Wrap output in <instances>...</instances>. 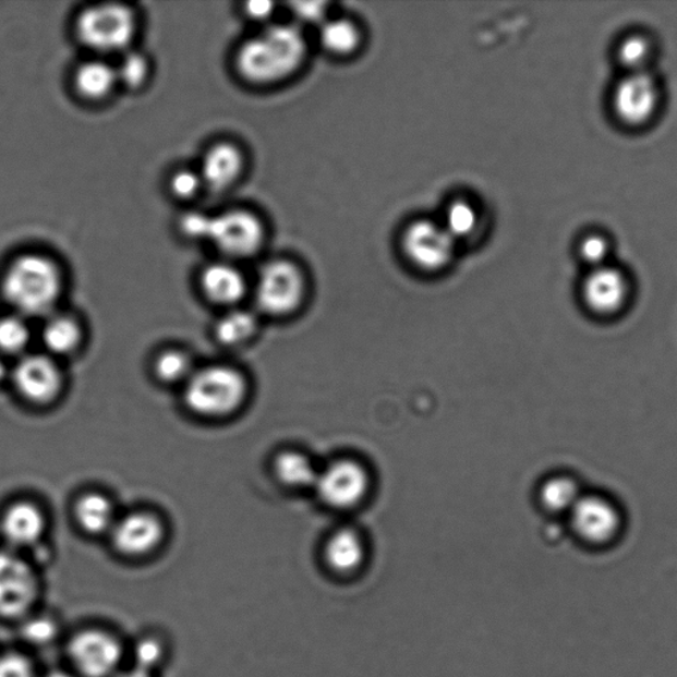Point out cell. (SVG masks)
I'll return each mask as SVG.
<instances>
[{"instance_id": "9a60e30c", "label": "cell", "mask_w": 677, "mask_h": 677, "mask_svg": "<svg viewBox=\"0 0 677 677\" xmlns=\"http://www.w3.org/2000/svg\"><path fill=\"white\" fill-rule=\"evenodd\" d=\"M244 170V157L234 143L219 142L210 146L202 158L198 173L204 189L215 192L231 189Z\"/></svg>"}, {"instance_id": "60d3db41", "label": "cell", "mask_w": 677, "mask_h": 677, "mask_svg": "<svg viewBox=\"0 0 677 677\" xmlns=\"http://www.w3.org/2000/svg\"><path fill=\"white\" fill-rule=\"evenodd\" d=\"M45 677H77L74 676L70 673H67V670H52V673L47 674Z\"/></svg>"}, {"instance_id": "6da1fadb", "label": "cell", "mask_w": 677, "mask_h": 677, "mask_svg": "<svg viewBox=\"0 0 677 677\" xmlns=\"http://www.w3.org/2000/svg\"><path fill=\"white\" fill-rule=\"evenodd\" d=\"M306 53L301 31L275 26L247 39L235 56V67L247 83L265 85L288 77Z\"/></svg>"}, {"instance_id": "3957f363", "label": "cell", "mask_w": 677, "mask_h": 677, "mask_svg": "<svg viewBox=\"0 0 677 677\" xmlns=\"http://www.w3.org/2000/svg\"><path fill=\"white\" fill-rule=\"evenodd\" d=\"M246 395L244 375L231 366H205L185 382V403L203 418H226L234 413L244 403Z\"/></svg>"}, {"instance_id": "4fadbf2b", "label": "cell", "mask_w": 677, "mask_h": 677, "mask_svg": "<svg viewBox=\"0 0 677 677\" xmlns=\"http://www.w3.org/2000/svg\"><path fill=\"white\" fill-rule=\"evenodd\" d=\"M570 517L577 535L590 544L610 542L619 530L617 509L600 496H581Z\"/></svg>"}, {"instance_id": "e575fe53", "label": "cell", "mask_w": 677, "mask_h": 677, "mask_svg": "<svg viewBox=\"0 0 677 677\" xmlns=\"http://www.w3.org/2000/svg\"><path fill=\"white\" fill-rule=\"evenodd\" d=\"M649 45L643 37L631 36L619 47V59L626 67L638 68L649 58Z\"/></svg>"}, {"instance_id": "44dd1931", "label": "cell", "mask_w": 677, "mask_h": 677, "mask_svg": "<svg viewBox=\"0 0 677 677\" xmlns=\"http://www.w3.org/2000/svg\"><path fill=\"white\" fill-rule=\"evenodd\" d=\"M74 517L81 530L90 535L110 532L117 521L113 501L108 496L98 493L81 496L74 506Z\"/></svg>"}, {"instance_id": "d6986e66", "label": "cell", "mask_w": 677, "mask_h": 677, "mask_svg": "<svg viewBox=\"0 0 677 677\" xmlns=\"http://www.w3.org/2000/svg\"><path fill=\"white\" fill-rule=\"evenodd\" d=\"M366 549L362 536L352 530H340L325 545L327 567L338 575H353L363 567Z\"/></svg>"}, {"instance_id": "2e32d148", "label": "cell", "mask_w": 677, "mask_h": 677, "mask_svg": "<svg viewBox=\"0 0 677 677\" xmlns=\"http://www.w3.org/2000/svg\"><path fill=\"white\" fill-rule=\"evenodd\" d=\"M582 294L594 313L608 315L618 312L627 297L625 277L618 270L600 266L587 277Z\"/></svg>"}, {"instance_id": "8d00e7d4", "label": "cell", "mask_w": 677, "mask_h": 677, "mask_svg": "<svg viewBox=\"0 0 677 677\" xmlns=\"http://www.w3.org/2000/svg\"><path fill=\"white\" fill-rule=\"evenodd\" d=\"M581 256L590 265H595V268L604 266L605 259L608 253V245L605 239L600 235H589L581 242L580 247Z\"/></svg>"}, {"instance_id": "7c38bea8", "label": "cell", "mask_w": 677, "mask_h": 677, "mask_svg": "<svg viewBox=\"0 0 677 677\" xmlns=\"http://www.w3.org/2000/svg\"><path fill=\"white\" fill-rule=\"evenodd\" d=\"M110 533L118 552L140 557L158 548L165 536V528L152 512H133L117 519Z\"/></svg>"}, {"instance_id": "f35d334b", "label": "cell", "mask_w": 677, "mask_h": 677, "mask_svg": "<svg viewBox=\"0 0 677 677\" xmlns=\"http://www.w3.org/2000/svg\"><path fill=\"white\" fill-rule=\"evenodd\" d=\"M275 11V3L266 2V0H254L245 4L246 15L254 21H266Z\"/></svg>"}, {"instance_id": "8992f818", "label": "cell", "mask_w": 677, "mask_h": 677, "mask_svg": "<svg viewBox=\"0 0 677 677\" xmlns=\"http://www.w3.org/2000/svg\"><path fill=\"white\" fill-rule=\"evenodd\" d=\"M208 241L228 258L251 257L263 246V222L250 210H226L213 216Z\"/></svg>"}, {"instance_id": "52a82bcc", "label": "cell", "mask_w": 677, "mask_h": 677, "mask_svg": "<svg viewBox=\"0 0 677 677\" xmlns=\"http://www.w3.org/2000/svg\"><path fill=\"white\" fill-rule=\"evenodd\" d=\"M304 283L301 271L288 261H273L261 270L256 285V303L261 312L288 315L300 306Z\"/></svg>"}, {"instance_id": "7a4b0ae2", "label": "cell", "mask_w": 677, "mask_h": 677, "mask_svg": "<svg viewBox=\"0 0 677 677\" xmlns=\"http://www.w3.org/2000/svg\"><path fill=\"white\" fill-rule=\"evenodd\" d=\"M63 288L60 266L39 253L17 257L5 271L2 283L5 300L23 316L51 314Z\"/></svg>"}, {"instance_id": "4316f807", "label": "cell", "mask_w": 677, "mask_h": 677, "mask_svg": "<svg viewBox=\"0 0 677 677\" xmlns=\"http://www.w3.org/2000/svg\"><path fill=\"white\" fill-rule=\"evenodd\" d=\"M194 372L191 358L182 351H166L155 360V374L164 383H185Z\"/></svg>"}, {"instance_id": "d590c367", "label": "cell", "mask_w": 677, "mask_h": 677, "mask_svg": "<svg viewBox=\"0 0 677 677\" xmlns=\"http://www.w3.org/2000/svg\"><path fill=\"white\" fill-rule=\"evenodd\" d=\"M135 666L150 673L164 657V649L155 639H142L134 650Z\"/></svg>"}, {"instance_id": "f1b7e54d", "label": "cell", "mask_w": 677, "mask_h": 677, "mask_svg": "<svg viewBox=\"0 0 677 677\" xmlns=\"http://www.w3.org/2000/svg\"><path fill=\"white\" fill-rule=\"evenodd\" d=\"M321 40L328 51L348 53L358 46L359 34L351 23L337 21L327 23L321 33Z\"/></svg>"}, {"instance_id": "ffe728a7", "label": "cell", "mask_w": 677, "mask_h": 677, "mask_svg": "<svg viewBox=\"0 0 677 677\" xmlns=\"http://www.w3.org/2000/svg\"><path fill=\"white\" fill-rule=\"evenodd\" d=\"M74 89L88 101H101L117 88L116 67L95 59L81 64L73 76Z\"/></svg>"}, {"instance_id": "d6a6232c", "label": "cell", "mask_w": 677, "mask_h": 677, "mask_svg": "<svg viewBox=\"0 0 677 677\" xmlns=\"http://www.w3.org/2000/svg\"><path fill=\"white\" fill-rule=\"evenodd\" d=\"M56 633H58V626L52 619L45 617H36L28 620L23 627V637L28 642L35 644H46L52 642Z\"/></svg>"}, {"instance_id": "5bb4252c", "label": "cell", "mask_w": 677, "mask_h": 677, "mask_svg": "<svg viewBox=\"0 0 677 677\" xmlns=\"http://www.w3.org/2000/svg\"><path fill=\"white\" fill-rule=\"evenodd\" d=\"M657 89L648 73L633 72L617 85L614 92V109L630 125H639L654 113Z\"/></svg>"}, {"instance_id": "d4e9b609", "label": "cell", "mask_w": 677, "mask_h": 677, "mask_svg": "<svg viewBox=\"0 0 677 677\" xmlns=\"http://www.w3.org/2000/svg\"><path fill=\"white\" fill-rule=\"evenodd\" d=\"M542 501L545 508L553 512L571 511L581 495L577 484L569 477H553L542 488Z\"/></svg>"}, {"instance_id": "ba28073f", "label": "cell", "mask_w": 677, "mask_h": 677, "mask_svg": "<svg viewBox=\"0 0 677 677\" xmlns=\"http://www.w3.org/2000/svg\"><path fill=\"white\" fill-rule=\"evenodd\" d=\"M68 655L81 675L111 677L117 675L123 650L111 633L102 630H84L71 639Z\"/></svg>"}, {"instance_id": "ab89813d", "label": "cell", "mask_w": 677, "mask_h": 677, "mask_svg": "<svg viewBox=\"0 0 677 677\" xmlns=\"http://www.w3.org/2000/svg\"><path fill=\"white\" fill-rule=\"evenodd\" d=\"M114 677H153V676H152V673H148V670L146 669L133 667L132 669L125 670V673L117 674Z\"/></svg>"}, {"instance_id": "74e56055", "label": "cell", "mask_w": 677, "mask_h": 677, "mask_svg": "<svg viewBox=\"0 0 677 677\" xmlns=\"http://www.w3.org/2000/svg\"><path fill=\"white\" fill-rule=\"evenodd\" d=\"M294 14L303 22L313 23L319 21L325 12V3L322 2H297L291 4Z\"/></svg>"}, {"instance_id": "e0dca14e", "label": "cell", "mask_w": 677, "mask_h": 677, "mask_svg": "<svg viewBox=\"0 0 677 677\" xmlns=\"http://www.w3.org/2000/svg\"><path fill=\"white\" fill-rule=\"evenodd\" d=\"M46 530V515L34 503H16L5 511L2 519V532L5 540L17 548L39 545Z\"/></svg>"}, {"instance_id": "7402d4cb", "label": "cell", "mask_w": 677, "mask_h": 677, "mask_svg": "<svg viewBox=\"0 0 677 677\" xmlns=\"http://www.w3.org/2000/svg\"><path fill=\"white\" fill-rule=\"evenodd\" d=\"M41 338L52 355L65 356L77 350L83 339V331L76 321L70 316L59 315L48 319L43 328Z\"/></svg>"}, {"instance_id": "30bf717a", "label": "cell", "mask_w": 677, "mask_h": 677, "mask_svg": "<svg viewBox=\"0 0 677 677\" xmlns=\"http://www.w3.org/2000/svg\"><path fill=\"white\" fill-rule=\"evenodd\" d=\"M12 377L17 392L34 403L53 401L64 384L58 363L51 356L37 353L19 360Z\"/></svg>"}, {"instance_id": "277c9868", "label": "cell", "mask_w": 677, "mask_h": 677, "mask_svg": "<svg viewBox=\"0 0 677 677\" xmlns=\"http://www.w3.org/2000/svg\"><path fill=\"white\" fill-rule=\"evenodd\" d=\"M136 27L135 12L125 4L102 3L83 10L76 21L81 45L97 53H123L132 45Z\"/></svg>"}, {"instance_id": "83f0119b", "label": "cell", "mask_w": 677, "mask_h": 677, "mask_svg": "<svg viewBox=\"0 0 677 677\" xmlns=\"http://www.w3.org/2000/svg\"><path fill=\"white\" fill-rule=\"evenodd\" d=\"M29 341V327L21 316L0 319V351L16 355L26 350Z\"/></svg>"}, {"instance_id": "8fae6325", "label": "cell", "mask_w": 677, "mask_h": 677, "mask_svg": "<svg viewBox=\"0 0 677 677\" xmlns=\"http://www.w3.org/2000/svg\"><path fill=\"white\" fill-rule=\"evenodd\" d=\"M403 250L420 268L437 270L451 259L455 239L437 223L419 221L403 235Z\"/></svg>"}, {"instance_id": "603a6c76", "label": "cell", "mask_w": 677, "mask_h": 677, "mask_svg": "<svg viewBox=\"0 0 677 677\" xmlns=\"http://www.w3.org/2000/svg\"><path fill=\"white\" fill-rule=\"evenodd\" d=\"M275 473L285 486L294 488L314 487L319 475L312 459L300 451H283L278 455Z\"/></svg>"}, {"instance_id": "ac0fdd59", "label": "cell", "mask_w": 677, "mask_h": 677, "mask_svg": "<svg viewBox=\"0 0 677 677\" xmlns=\"http://www.w3.org/2000/svg\"><path fill=\"white\" fill-rule=\"evenodd\" d=\"M201 288L210 302L220 306H234L245 295L246 282L242 273L229 263L205 266Z\"/></svg>"}, {"instance_id": "9c48e42d", "label": "cell", "mask_w": 677, "mask_h": 677, "mask_svg": "<svg viewBox=\"0 0 677 677\" xmlns=\"http://www.w3.org/2000/svg\"><path fill=\"white\" fill-rule=\"evenodd\" d=\"M314 488L327 506L348 509L360 505L368 494L370 475L362 463L340 459L319 471Z\"/></svg>"}, {"instance_id": "5b68a950", "label": "cell", "mask_w": 677, "mask_h": 677, "mask_svg": "<svg viewBox=\"0 0 677 677\" xmlns=\"http://www.w3.org/2000/svg\"><path fill=\"white\" fill-rule=\"evenodd\" d=\"M39 594L33 565L14 552L0 551V617H24L33 610Z\"/></svg>"}, {"instance_id": "cb8c5ba5", "label": "cell", "mask_w": 677, "mask_h": 677, "mask_svg": "<svg viewBox=\"0 0 677 677\" xmlns=\"http://www.w3.org/2000/svg\"><path fill=\"white\" fill-rule=\"evenodd\" d=\"M256 331V316L239 309L221 316L215 328L217 340L228 347L244 344Z\"/></svg>"}, {"instance_id": "b9f144b4", "label": "cell", "mask_w": 677, "mask_h": 677, "mask_svg": "<svg viewBox=\"0 0 677 677\" xmlns=\"http://www.w3.org/2000/svg\"><path fill=\"white\" fill-rule=\"evenodd\" d=\"M5 372H8V368H5L4 363L2 362V360H0V382L3 380Z\"/></svg>"}, {"instance_id": "f546056e", "label": "cell", "mask_w": 677, "mask_h": 677, "mask_svg": "<svg viewBox=\"0 0 677 677\" xmlns=\"http://www.w3.org/2000/svg\"><path fill=\"white\" fill-rule=\"evenodd\" d=\"M476 226V214L469 204L459 202L451 205L446 214V226L444 227L452 239L464 238L474 231Z\"/></svg>"}, {"instance_id": "836d02e7", "label": "cell", "mask_w": 677, "mask_h": 677, "mask_svg": "<svg viewBox=\"0 0 677 677\" xmlns=\"http://www.w3.org/2000/svg\"><path fill=\"white\" fill-rule=\"evenodd\" d=\"M0 677H36L34 664L19 652L0 655Z\"/></svg>"}, {"instance_id": "484cf974", "label": "cell", "mask_w": 677, "mask_h": 677, "mask_svg": "<svg viewBox=\"0 0 677 677\" xmlns=\"http://www.w3.org/2000/svg\"><path fill=\"white\" fill-rule=\"evenodd\" d=\"M118 84L129 89H138L146 84L150 74V63L145 55L138 51H126L121 55L120 63L116 67Z\"/></svg>"}, {"instance_id": "4dcf8cb0", "label": "cell", "mask_w": 677, "mask_h": 677, "mask_svg": "<svg viewBox=\"0 0 677 677\" xmlns=\"http://www.w3.org/2000/svg\"><path fill=\"white\" fill-rule=\"evenodd\" d=\"M169 188L173 196L190 201L198 195L204 184L197 170L178 169L171 173Z\"/></svg>"}, {"instance_id": "1f68e13d", "label": "cell", "mask_w": 677, "mask_h": 677, "mask_svg": "<svg viewBox=\"0 0 677 677\" xmlns=\"http://www.w3.org/2000/svg\"><path fill=\"white\" fill-rule=\"evenodd\" d=\"M213 215L202 210H188L179 220V229L185 238L195 241H208Z\"/></svg>"}]
</instances>
